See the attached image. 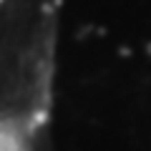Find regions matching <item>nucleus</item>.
Segmentation results:
<instances>
[{
  "label": "nucleus",
  "instance_id": "1",
  "mask_svg": "<svg viewBox=\"0 0 151 151\" xmlns=\"http://www.w3.org/2000/svg\"><path fill=\"white\" fill-rule=\"evenodd\" d=\"M53 93L33 73L0 63V151H45Z\"/></svg>",
  "mask_w": 151,
  "mask_h": 151
}]
</instances>
